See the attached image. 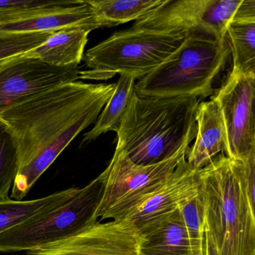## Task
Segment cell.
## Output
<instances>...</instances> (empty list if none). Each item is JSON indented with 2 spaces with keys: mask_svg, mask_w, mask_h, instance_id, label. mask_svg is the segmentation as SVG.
<instances>
[{
  "mask_svg": "<svg viewBox=\"0 0 255 255\" xmlns=\"http://www.w3.org/2000/svg\"><path fill=\"white\" fill-rule=\"evenodd\" d=\"M116 84L71 82L36 94L0 115L18 147L11 196L21 201L65 147L97 122Z\"/></svg>",
  "mask_w": 255,
  "mask_h": 255,
  "instance_id": "1",
  "label": "cell"
},
{
  "mask_svg": "<svg viewBox=\"0 0 255 255\" xmlns=\"http://www.w3.org/2000/svg\"><path fill=\"white\" fill-rule=\"evenodd\" d=\"M200 100L144 97L134 92L116 132V152L138 165L172 157L195 138Z\"/></svg>",
  "mask_w": 255,
  "mask_h": 255,
  "instance_id": "2",
  "label": "cell"
},
{
  "mask_svg": "<svg viewBox=\"0 0 255 255\" xmlns=\"http://www.w3.org/2000/svg\"><path fill=\"white\" fill-rule=\"evenodd\" d=\"M205 231L217 255H255V210L243 161L224 153L199 170Z\"/></svg>",
  "mask_w": 255,
  "mask_h": 255,
  "instance_id": "3",
  "label": "cell"
},
{
  "mask_svg": "<svg viewBox=\"0 0 255 255\" xmlns=\"http://www.w3.org/2000/svg\"><path fill=\"white\" fill-rule=\"evenodd\" d=\"M230 54L226 39L192 32L165 62L138 80L135 92L153 98H207L213 95V82L223 71Z\"/></svg>",
  "mask_w": 255,
  "mask_h": 255,
  "instance_id": "4",
  "label": "cell"
},
{
  "mask_svg": "<svg viewBox=\"0 0 255 255\" xmlns=\"http://www.w3.org/2000/svg\"><path fill=\"white\" fill-rule=\"evenodd\" d=\"M188 35L133 28L115 32L84 53L86 70H80L79 79L102 81L119 74L140 80L177 51Z\"/></svg>",
  "mask_w": 255,
  "mask_h": 255,
  "instance_id": "5",
  "label": "cell"
},
{
  "mask_svg": "<svg viewBox=\"0 0 255 255\" xmlns=\"http://www.w3.org/2000/svg\"><path fill=\"white\" fill-rule=\"evenodd\" d=\"M104 189L101 173L65 204L1 233L0 252L36 250L81 232L98 222L95 213Z\"/></svg>",
  "mask_w": 255,
  "mask_h": 255,
  "instance_id": "6",
  "label": "cell"
},
{
  "mask_svg": "<svg viewBox=\"0 0 255 255\" xmlns=\"http://www.w3.org/2000/svg\"><path fill=\"white\" fill-rule=\"evenodd\" d=\"M255 18V0H167L132 28L168 35L201 32L226 39L231 22Z\"/></svg>",
  "mask_w": 255,
  "mask_h": 255,
  "instance_id": "7",
  "label": "cell"
},
{
  "mask_svg": "<svg viewBox=\"0 0 255 255\" xmlns=\"http://www.w3.org/2000/svg\"><path fill=\"white\" fill-rule=\"evenodd\" d=\"M189 144L183 146L172 157L151 165H135L122 152L115 151L104 170V189L95 213L97 219H117L138 204L173 174L186 159ZM100 220V221H101Z\"/></svg>",
  "mask_w": 255,
  "mask_h": 255,
  "instance_id": "8",
  "label": "cell"
},
{
  "mask_svg": "<svg viewBox=\"0 0 255 255\" xmlns=\"http://www.w3.org/2000/svg\"><path fill=\"white\" fill-rule=\"evenodd\" d=\"M255 74L231 71L214 99L219 104L226 133L227 157L243 160L255 151Z\"/></svg>",
  "mask_w": 255,
  "mask_h": 255,
  "instance_id": "9",
  "label": "cell"
},
{
  "mask_svg": "<svg viewBox=\"0 0 255 255\" xmlns=\"http://www.w3.org/2000/svg\"><path fill=\"white\" fill-rule=\"evenodd\" d=\"M80 68L52 66L27 53L0 62V115L55 86L79 80Z\"/></svg>",
  "mask_w": 255,
  "mask_h": 255,
  "instance_id": "10",
  "label": "cell"
},
{
  "mask_svg": "<svg viewBox=\"0 0 255 255\" xmlns=\"http://www.w3.org/2000/svg\"><path fill=\"white\" fill-rule=\"evenodd\" d=\"M140 235L126 219L98 220L79 234L36 250L29 255H139Z\"/></svg>",
  "mask_w": 255,
  "mask_h": 255,
  "instance_id": "11",
  "label": "cell"
},
{
  "mask_svg": "<svg viewBox=\"0 0 255 255\" xmlns=\"http://www.w3.org/2000/svg\"><path fill=\"white\" fill-rule=\"evenodd\" d=\"M201 185L199 170L189 166L184 159L162 184L117 219L129 221L141 232L165 220L196 197Z\"/></svg>",
  "mask_w": 255,
  "mask_h": 255,
  "instance_id": "12",
  "label": "cell"
},
{
  "mask_svg": "<svg viewBox=\"0 0 255 255\" xmlns=\"http://www.w3.org/2000/svg\"><path fill=\"white\" fill-rule=\"evenodd\" d=\"M195 141L186 160L194 169L201 170L225 152L226 133L219 104L214 98L198 104Z\"/></svg>",
  "mask_w": 255,
  "mask_h": 255,
  "instance_id": "13",
  "label": "cell"
},
{
  "mask_svg": "<svg viewBox=\"0 0 255 255\" xmlns=\"http://www.w3.org/2000/svg\"><path fill=\"white\" fill-rule=\"evenodd\" d=\"M84 28L93 31L101 28L87 1L78 5L0 25V33L56 32L63 29Z\"/></svg>",
  "mask_w": 255,
  "mask_h": 255,
  "instance_id": "14",
  "label": "cell"
},
{
  "mask_svg": "<svg viewBox=\"0 0 255 255\" xmlns=\"http://www.w3.org/2000/svg\"><path fill=\"white\" fill-rule=\"evenodd\" d=\"M139 235V255H192L179 210Z\"/></svg>",
  "mask_w": 255,
  "mask_h": 255,
  "instance_id": "15",
  "label": "cell"
},
{
  "mask_svg": "<svg viewBox=\"0 0 255 255\" xmlns=\"http://www.w3.org/2000/svg\"><path fill=\"white\" fill-rule=\"evenodd\" d=\"M91 32V29L84 28L63 29L55 32L42 45L26 53L52 66L77 68L83 60Z\"/></svg>",
  "mask_w": 255,
  "mask_h": 255,
  "instance_id": "16",
  "label": "cell"
},
{
  "mask_svg": "<svg viewBox=\"0 0 255 255\" xmlns=\"http://www.w3.org/2000/svg\"><path fill=\"white\" fill-rule=\"evenodd\" d=\"M81 189L71 188L32 201H0V234L38 215L50 211L69 201Z\"/></svg>",
  "mask_w": 255,
  "mask_h": 255,
  "instance_id": "17",
  "label": "cell"
},
{
  "mask_svg": "<svg viewBox=\"0 0 255 255\" xmlns=\"http://www.w3.org/2000/svg\"><path fill=\"white\" fill-rule=\"evenodd\" d=\"M101 28L139 20L157 9L167 0H86Z\"/></svg>",
  "mask_w": 255,
  "mask_h": 255,
  "instance_id": "18",
  "label": "cell"
},
{
  "mask_svg": "<svg viewBox=\"0 0 255 255\" xmlns=\"http://www.w3.org/2000/svg\"><path fill=\"white\" fill-rule=\"evenodd\" d=\"M135 80L133 77L120 75L116 83L114 93L98 116L95 126L83 136L80 147L95 141L109 131L117 132L127 107L135 92Z\"/></svg>",
  "mask_w": 255,
  "mask_h": 255,
  "instance_id": "19",
  "label": "cell"
},
{
  "mask_svg": "<svg viewBox=\"0 0 255 255\" xmlns=\"http://www.w3.org/2000/svg\"><path fill=\"white\" fill-rule=\"evenodd\" d=\"M226 40L232 54V71L255 74V18L231 22Z\"/></svg>",
  "mask_w": 255,
  "mask_h": 255,
  "instance_id": "20",
  "label": "cell"
},
{
  "mask_svg": "<svg viewBox=\"0 0 255 255\" xmlns=\"http://www.w3.org/2000/svg\"><path fill=\"white\" fill-rule=\"evenodd\" d=\"M82 0H0V25L78 5Z\"/></svg>",
  "mask_w": 255,
  "mask_h": 255,
  "instance_id": "21",
  "label": "cell"
},
{
  "mask_svg": "<svg viewBox=\"0 0 255 255\" xmlns=\"http://www.w3.org/2000/svg\"><path fill=\"white\" fill-rule=\"evenodd\" d=\"M20 170L18 147L8 127L0 120V201L8 199Z\"/></svg>",
  "mask_w": 255,
  "mask_h": 255,
  "instance_id": "22",
  "label": "cell"
},
{
  "mask_svg": "<svg viewBox=\"0 0 255 255\" xmlns=\"http://www.w3.org/2000/svg\"><path fill=\"white\" fill-rule=\"evenodd\" d=\"M192 255H204L205 221L204 204L201 192L179 209Z\"/></svg>",
  "mask_w": 255,
  "mask_h": 255,
  "instance_id": "23",
  "label": "cell"
},
{
  "mask_svg": "<svg viewBox=\"0 0 255 255\" xmlns=\"http://www.w3.org/2000/svg\"><path fill=\"white\" fill-rule=\"evenodd\" d=\"M53 33L55 32L0 33V62L37 48Z\"/></svg>",
  "mask_w": 255,
  "mask_h": 255,
  "instance_id": "24",
  "label": "cell"
},
{
  "mask_svg": "<svg viewBox=\"0 0 255 255\" xmlns=\"http://www.w3.org/2000/svg\"><path fill=\"white\" fill-rule=\"evenodd\" d=\"M245 178L248 195L251 204L255 207V151L250 153L248 157L243 159Z\"/></svg>",
  "mask_w": 255,
  "mask_h": 255,
  "instance_id": "25",
  "label": "cell"
},
{
  "mask_svg": "<svg viewBox=\"0 0 255 255\" xmlns=\"http://www.w3.org/2000/svg\"><path fill=\"white\" fill-rule=\"evenodd\" d=\"M204 255H217L214 245L209 234L205 231V244H204Z\"/></svg>",
  "mask_w": 255,
  "mask_h": 255,
  "instance_id": "26",
  "label": "cell"
}]
</instances>
